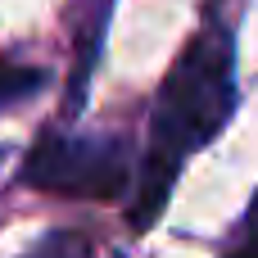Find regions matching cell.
I'll return each mask as SVG.
<instances>
[{"mask_svg":"<svg viewBox=\"0 0 258 258\" xmlns=\"http://www.w3.org/2000/svg\"><path fill=\"white\" fill-rule=\"evenodd\" d=\"M41 73H27V68H0V104H9V100H18V95H32V91H41Z\"/></svg>","mask_w":258,"mask_h":258,"instance_id":"3","label":"cell"},{"mask_svg":"<svg viewBox=\"0 0 258 258\" xmlns=\"http://www.w3.org/2000/svg\"><path fill=\"white\" fill-rule=\"evenodd\" d=\"M249 222H254V227H258V200H254V209H249Z\"/></svg>","mask_w":258,"mask_h":258,"instance_id":"5","label":"cell"},{"mask_svg":"<svg viewBox=\"0 0 258 258\" xmlns=\"http://www.w3.org/2000/svg\"><path fill=\"white\" fill-rule=\"evenodd\" d=\"M236 258H258V240H254V245H249V249H240V254H236Z\"/></svg>","mask_w":258,"mask_h":258,"instance_id":"4","label":"cell"},{"mask_svg":"<svg viewBox=\"0 0 258 258\" xmlns=\"http://www.w3.org/2000/svg\"><path fill=\"white\" fill-rule=\"evenodd\" d=\"M27 186L68 200H113L127 186V150L104 136H45L27 163Z\"/></svg>","mask_w":258,"mask_h":258,"instance_id":"2","label":"cell"},{"mask_svg":"<svg viewBox=\"0 0 258 258\" xmlns=\"http://www.w3.org/2000/svg\"><path fill=\"white\" fill-rule=\"evenodd\" d=\"M236 82H231V36L222 27H204L168 73L159 104H154V127H150V159L141 172V195L132 204V227H150L172 190V177L186 154L209 145L222 122L231 118Z\"/></svg>","mask_w":258,"mask_h":258,"instance_id":"1","label":"cell"}]
</instances>
